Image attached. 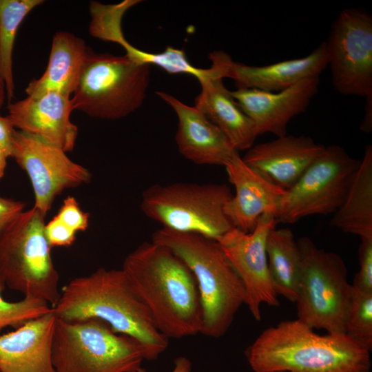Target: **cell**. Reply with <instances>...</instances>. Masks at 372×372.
<instances>
[{
  "instance_id": "obj_16",
  "label": "cell",
  "mask_w": 372,
  "mask_h": 372,
  "mask_svg": "<svg viewBox=\"0 0 372 372\" xmlns=\"http://www.w3.org/2000/svg\"><path fill=\"white\" fill-rule=\"evenodd\" d=\"M7 116L14 128L41 136L61 148L72 152L78 127L70 120L74 110L71 97L49 92L10 103Z\"/></svg>"
},
{
  "instance_id": "obj_18",
  "label": "cell",
  "mask_w": 372,
  "mask_h": 372,
  "mask_svg": "<svg viewBox=\"0 0 372 372\" xmlns=\"http://www.w3.org/2000/svg\"><path fill=\"white\" fill-rule=\"evenodd\" d=\"M225 167L236 191L224 207L225 214L234 227L249 233L264 214L276 216L285 189L246 164L239 154Z\"/></svg>"
},
{
  "instance_id": "obj_32",
  "label": "cell",
  "mask_w": 372,
  "mask_h": 372,
  "mask_svg": "<svg viewBox=\"0 0 372 372\" xmlns=\"http://www.w3.org/2000/svg\"><path fill=\"white\" fill-rule=\"evenodd\" d=\"M45 233L51 247H68L76 240V232L56 216L45 225Z\"/></svg>"
},
{
  "instance_id": "obj_1",
  "label": "cell",
  "mask_w": 372,
  "mask_h": 372,
  "mask_svg": "<svg viewBox=\"0 0 372 372\" xmlns=\"http://www.w3.org/2000/svg\"><path fill=\"white\" fill-rule=\"evenodd\" d=\"M121 269L163 335L179 339L200 333L203 313L196 281L169 249L145 242L125 258Z\"/></svg>"
},
{
  "instance_id": "obj_9",
  "label": "cell",
  "mask_w": 372,
  "mask_h": 372,
  "mask_svg": "<svg viewBox=\"0 0 372 372\" xmlns=\"http://www.w3.org/2000/svg\"><path fill=\"white\" fill-rule=\"evenodd\" d=\"M301 268L296 304L297 319L311 329L345 333L352 291L347 269L336 253L318 247L309 237L298 240Z\"/></svg>"
},
{
  "instance_id": "obj_10",
  "label": "cell",
  "mask_w": 372,
  "mask_h": 372,
  "mask_svg": "<svg viewBox=\"0 0 372 372\" xmlns=\"http://www.w3.org/2000/svg\"><path fill=\"white\" fill-rule=\"evenodd\" d=\"M360 161L342 147L325 146L282 197L276 221L292 224L312 215L334 214L342 205Z\"/></svg>"
},
{
  "instance_id": "obj_24",
  "label": "cell",
  "mask_w": 372,
  "mask_h": 372,
  "mask_svg": "<svg viewBox=\"0 0 372 372\" xmlns=\"http://www.w3.org/2000/svg\"><path fill=\"white\" fill-rule=\"evenodd\" d=\"M269 271L273 289L295 302L301 268V253L298 240L289 228H272L266 239Z\"/></svg>"
},
{
  "instance_id": "obj_22",
  "label": "cell",
  "mask_w": 372,
  "mask_h": 372,
  "mask_svg": "<svg viewBox=\"0 0 372 372\" xmlns=\"http://www.w3.org/2000/svg\"><path fill=\"white\" fill-rule=\"evenodd\" d=\"M89 47L85 41L68 31H58L53 37L48 66L25 91L27 96L54 92L70 96L75 92Z\"/></svg>"
},
{
  "instance_id": "obj_34",
  "label": "cell",
  "mask_w": 372,
  "mask_h": 372,
  "mask_svg": "<svg viewBox=\"0 0 372 372\" xmlns=\"http://www.w3.org/2000/svg\"><path fill=\"white\" fill-rule=\"evenodd\" d=\"M15 131L9 118L0 115V147L8 157H11Z\"/></svg>"
},
{
  "instance_id": "obj_31",
  "label": "cell",
  "mask_w": 372,
  "mask_h": 372,
  "mask_svg": "<svg viewBox=\"0 0 372 372\" xmlns=\"http://www.w3.org/2000/svg\"><path fill=\"white\" fill-rule=\"evenodd\" d=\"M358 255L360 270L352 285L359 290L372 292V239H361Z\"/></svg>"
},
{
  "instance_id": "obj_28",
  "label": "cell",
  "mask_w": 372,
  "mask_h": 372,
  "mask_svg": "<svg viewBox=\"0 0 372 372\" xmlns=\"http://www.w3.org/2000/svg\"><path fill=\"white\" fill-rule=\"evenodd\" d=\"M123 48L126 55L142 63L157 65L169 74H187L198 80L203 76L207 69L198 68L192 65L187 59L185 53L171 46L160 53H151L141 50L127 42Z\"/></svg>"
},
{
  "instance_id": "obj_8",
  "label": "cell",
  "mask_w": 372,
  "mask_h": 372,
  "mask_svg": "<svg viewBox=\"0 0 372 372\" xmlns=\"http://www.w3.org/2000/svg\"><path fill=\"white\" fill-rule=\"evenodd\" d=\"M232 196L225 184H157L144 190L141 209L163 228L216 240L234 227L224 212Z\"/></svg>"
},
{
  "instance_id": "obj_13",
  "label": "cell",
  "mask_w": 372,
  "mask_h": 372,
  "mask_svg": "<svg viewBox=\"0 0 372 372\" xmlns=\"http://www.w3.org/2000/svg\"><path fill=\"white\" fill-rule=\"evenodd\" d=\"M276 216L271 213L262 215L252 231L244 232L233 227L216 241L240 278L246 293L245 305L256 320H260L262 304L278 307L268 267L266 239L276 227Z\"/></svg>"
},
{
  "instance_id": "obj_30",
  "label": "cell",
  "mask_w": 372,
  "mask_h": 372,
  "mask_svg": "<svg viewBox=\"0 0 372 372\" xmlns=\"http://www.w3.org/2000/svg\"><path fill=\"white\" fill-rule=\"evenodd\" d=\"M55 216L76 233L85 231L89 225V213L83 211L76 198L71 196L64 199Z\"/></svg>"
},
{
  "instance_id": "obj_3",
  "label": "cell",
  "mask_w": 372,
  "mask_h": 372,
  "mask_svg": "<svg viewBox=\"0 0 372 372\" xmlns=\"http://www.w3.org/2000/svg\"><path fill=\"white\" fill-rule=\"evenodd\" d=\"M370 352L345 333L320 335L296 319L264 329L245 355L254 372H370Z\"/></svg>"
},
{
  "instance_id": "obj_15",
  "label": "cell",
  "mask_w": 372,
  "mask_h": 372,
  "mask_svg": "<svg viewBox=\"0 0 372 372\" xmlns=\"http://www.w3.org/2000/svg\"><path fill=\"white\" fill-rule=\"evenodd\" d=\"M319 83L320 76H315L279 92L236 89L231 94L254 123L258 135L271 133L278 137L286 135L289 122L307 110Z\"/></svg>"
},
{
  "instance_id": "obj_2",
  "label": "cell",
  "mask_w": 372,
  "mask_h": 372,
  "mask_svg": "<svg viewBox=\"0 0 372 372\" xmlns=\"http://www.w3.org/2000/svg\"><path fill=\"white\" fill-rule=\"evenodd\" d=\"M52 311L63 320L104 322L114 332L137 340L145 349L146 360L158 358L169 344L121 269L99 268L73 278L63 288Z\"/></svg>"
},
{
  "instance_id": "obj_6",
  "label": "cell",
  "mask_w": 372,
  "mask_h": 372,
  "mask_svg": "<svg viewBox=\"0 0 372 372\" xmlns=\"http://www.w3.org/2000/svg\"><path fill=\"white\" fill-rule=\"evenodd\" d=\"M149 67L126 54L99 53L89 48L78 86L71 97L74 110L105 120L130 115L145 100Z\"/></svg>"
},
{
  "instance_id": "obj_19",
  "label": "cell",
  "mask_w": 372,
  "mask_h": 372,
  "mask_svg": "<svg viewBox=\"0 0 372 372\" xmlns=\"http://www.w3.org/2000/svg\"><path fill=\"white\" fill-rule=\"evenodd\" d=\"M156 94L176 112V142L179 152L197 165L225 166L238 155L223 132L194 106L162 91Z\"/></svg>"
},
{
  "instance_id": "obj_33",
  "label": "cell",
  "mask_w": 372,
  "mask_h": 372,
  "mask_svg": "<svg viewBox=\"0 0 372 372\" xmlns=\"http://www.w3.org/2000/svg\"><path fill=\"white\" fill-rule=\"evenodd\" d=\"M25 203L21 200L0 196V234L22 211Z\"/></svg>"
},
{
  "instance_id": "obj_25",
  "label": "cell",
  "mask_w": 372,
  "mask_h": 372,
  "mask_svg": "<svg viewBox=\"0 0 372 372\" xmlns=\"http://www.w3.org/2000/svg\"><path fill=\"white\" fill-rule=\"evenodd\" d=\"M42 0H0V77L11 103L14 94L12 53L17 30L25 17Z\"/></svg>"
},
{
  "instance_id": "obj_35",
  "label": "cell",
  "mask_w": 372,
  "mask_h": 372,
  "mask_svg": "<svg viewBox=\"0 0 372 372\" xmlns=\"http://www.w3.org/2000/svg\"><path fill=\"white\" fill-rule=\"evenodd\" d=\"M360 129L367 133L372 130V95L366 97L364 118L360 124Z\"/></svg>"
},
{
  "instance_id": "obj_38",
  "label": "cell",
  "mask_w": 372,
  "mask_h": 372,
  "mask_svg": "<svg viewBox=\"0 0 372 372\" xmlns=\"http://www.w3.org/2000/svg\"><path fill=\"white\" fill-rule=\"evenodd\" d=\"M6 97V85L0 77V109L2 107Z\"/></svg>"
},
{
  "instance_id": "obj_7",
  "label": "cell",
  "mask_w": 372,
  "mask_h": 372,
  "mask_svg": "<svg viewBox=\"0 0 372 372\" xmlns=\"http://www.w3.org/2000/svg\"><path fill=\"white\" fill-rule=\"evenodd\" d=\"M145 360L143 347L104 322L56 318L52 345L54 372H131Z\"/></svg>"
},
{
  "instance_id": "obj_12",
  "label": "cell",
  "mask_w": 372,
  "mask_h": 372,
  "mask_svg": "<svg viewBox=\"0 0 372 372\" xmlns=\"http://www.w3.org/2000/svg\"><path fill=\"white\" fill-rule=\"evenodd\" d=\"M11 157L26 172L34 196V207L46 216L63 190L91 180L90 172L41 136L16 130Z\"/></svg>"
},
{
  "instance_id": "obj_20",
  "label": "cell",
  "mask_w": 372,
  "mask_h": 372,
  "mask_svg": "<svg viewBox=\"0 0 372 372\" xmlns=\"http://www.w3.org/2000/svg\"><path fill=\"white\" fill-rule=\"evenodd\" d=\"M56 317L52 309L0 335V372H54L52 345Z\"/></svg>"
},
{
  "instance_id": "obj_37",
  "label": "cell",
  "mask_w": 372,
  "mask_h": 372,
  "mask_svg": "<svg viewBox=\"0 0 372 372\" xmlns=\"http://www.w3.org/2000/svg\"><path fill=\"white\" fill-rule=\"evenodd\" d=\"M8 158V156L0 147V180L3 177L5 174Z\"/></svg>"
},
{
  "instance_id": "obj_21",
  "label": "cell",
  "mask_w": 372,
  "mask_h": 372,
  "mask_svg": "<svg viewBox=\"0 0 372 372\" xmlns=\"http://www.w3.org/2000/svg\"><path fill=\"white\" fill-rule=\"evenodd\" d=\"M223 79L215 67L207 68L198 79L201 90L194 107L223 132L238 152L247 150L258 136L255 124L241 110Z\"/></svg>"
},
{
  "instance_id": "obj_17",
  "label": "cell",
  "mask_w": 372,
  "mask_h": 372,
  "mask_svg": "<svg viewBox=\"0 0 372 372\" xmlns=\"http://www.w3.org/2000/svg\"><path fill=\"white\" fill-rule=\"evenodd\" d=\"M324 147L309 136L286 134L253 145L242 158L269 181L287 190L298 182Z\"/></svg>"
},
{
  "instance_id": "obj_27",
  "label": "cell",
  "mask_w": 372,
  "mask_h": 372,
  "mask_svg": "<svg viewBox=\"0 0 372 372\" xmlns=\"http://www.w3.org/2000/svg\"><path fill=\"white\" fill-rule=\"evenodd\" d=\"M345 333L372 350V292L355 288L349 300L346 320Z\"/></svg>"
},
{
  "instance_id": "obj_14",
  "label": "cell",
  "mask_w": 372,
  "mask_h": 372,
  "mask_svg": "<svg viewBox=\"0 0 372 372\" xmlns=\"http://www.w3.org/2000/svg\"><path fill=\"white\" fill-rule=\"evenodd\" d=\"M211 65L223 79L230 78L237 89H255L276 92L320 74L328 66L326 42H322L306 56L263 65L251 66L234 61L223 51L209 54Z\"/></svg>"
},
{
  "instance_id": "obj_11",
  "label": "cell",
  "mask_w": 372,
  "mask_h": 372,
  "mask_svg": "<svg viewBox=\"0 0 372 372\" xmlns=\"http://www.w3.org/2000/svg\"><path fill=\"white\" fill-rule=\"evenodd\" d=\"M326 42L335 90L345 95H372V17L364 10H342Z\"/></svg>"
},
{
  "instance_id": "obj_29",
  "label": "cell",
  "mask_w": 372,
  "mask_h": 372,
  "mask_svg": "<svg viewBox=\"0 0 372 372\" xmlns=\"http://www.w3.org/2000/svg\"><path fill=\"white\" fill-rule=\"evenodd\" d=\"M5 287L6 284L0 277V332L8 327L17 329L52 309L48 302L39 299L24 297L17 302L6 301L1 296Z\"/></svg>"
},
{
  "instance_id": "obj_23",
  "label": "cell",
  "mask_w": 372,
  "mask_h": 372,
  "mask_svg": "<svg viewBox=\"0 0 372 372\" xmlns=\"http://www.w3.org/2000/svg\"><path fill=\"white\" fill-rule=\"evenodd\" d=\"M330 224L360 239H372L371 145L366 146L344 200L333 214Z\"/></svg>"
},
{
  "instance_id": "obj_39",
  "label": "cell",
  "mask_w": 372,
  "mask_h": 372,
  "mask_svg": "<svg viewBox=\"0 0 372 372\" xmlns=\"http://www.w3.org/2000/svg\"><path fill=\"white\" fill-rule=\"evenodd\" d=\"M278 372H284V371H278Z\"/></svg>"
},
{
  "instance_id": "obj_5",
  "label": "cell",
  "mask_w": 372,
  "mask_h": 372,
  "mask_svg": "<svg viewBox=\"0 0 372 372\" xmlns=\"http://www.w3.org/2000/svg\"><path fill=\"white\" fill-rule=\"evenodd\" d=\"M45 218L33 207L19 214L0 234V277L10 289L53 307L59 275L45 233Z\"/></svg>"
},
{
  "instance_id": "obj_4",
  "label": "cell",
  "mask_w": 372,
  "mask_h": 372,
  "mask_svg": "<svg viewBox=\"0 0 372 372\" xmlns=\"http://www.w3.org/2000/svg\"><path fill=\"white\" fill-rule=\"evenodd\" d=\"M152 241L169 249L193 273L202 307L200 333L214 338L224 335L245 304L246 293L218 243L200 234L163 227L152 234Z\"/></svg>"
},
{
  "instance_id": "obj_36",
  "label": "cell",
  "mask_w": 372,
  "mask_h": 372,
  "mask_svg": "<svg viewBox=\"0 0 372 372\" xmlns=\"http://www.w3.org/2000/svg\"><path fill=\"white\" fill-rule=\"evenodd\" d=\"M131 372H146L145 369L140 368ZM171 372H193L192 364L186 357H177L174 362V368Z\"/></svg>"
},
{
  "instance_id": "obj_26",
  "label": "cell",
  "mask_w": 372,
  "mask_h": 372,
  "mask_svg": "<svg viewBox=\"0 0 372 372\" xmlns=\"http://www.w3.org/2000/svg\"><path fill=\"white\" fill-rule=\"evenodd\" d=\"M139 2L141 1L125 0L116 4L105 5L99 1H91L90 35L105 41L118 43L121 46L125 45L127 41L122 32V18L127 10Z\"/></svg>"
}]
</instances>
